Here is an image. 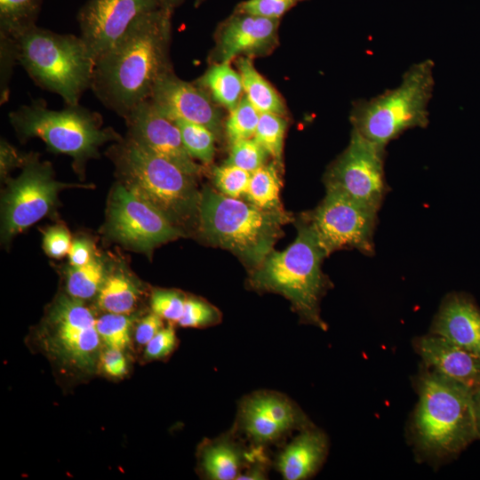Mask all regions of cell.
<instances>
[{"label": "cell", "mask_w": 480, "mask_h": 480, "mask_svg": "<svg viewBox=\"0 0 480 480\" xmlns=\"http://www.w3.org/2000/svg\"><path fill=\"white\" fill-rule=\"evenodd\" d=\"M172 11L136 18L121 38L96 60L91 89L123 118L150 98L156 83L172 71L169 58Z\"/></svg>", "instance_id": "6da1fadb"}, {"label": "cell", "mask_w": 480, "mask_h": 480, "mask_svg": "<svg viewBox=\"0 0 480 480\" xmlns=\"http://www.w3.org/2000/svg\"><path fill=\"white\" fill-rule=\"evenodd\" d=\"M419 396L410 435L417 456L441 464L478 439L474 391L426 367L414 379Z\"/></svg>", "instance_id": "7a4b0ae2"}, {"label": "cell", "mask_w": 480, "mask_h": 480, "mask_svg": "<svg viewBox=\"0 0 480 480\" xmlns=\"http://www.w3.org/2000/svg\"><path fill=\"white\" fill-rule=\"evenodd\" d=\"M108 154L124 185L133 194L182 231L198 228L201 191L194 175L128 136L113 145Z\"/></svg>", "instance_id": "3957f363"}, {"label": "cell", "mask_w": 480, "mask_h": 480, "mask_svg": "<svg viewBox=\"0 0 480 480\" xmlns=\"http://www.w3.org/2000/svg\"><path fill=\"white\" fill-rule=\"evenodd\" d=\"M293 220L284 209L265 210L210 188L201 191L198 230L209 244L256 268L273 251L283 227Z\"/></svg>", "instance_id": "277c9868"}, {"label": "cell", "mask_w": 480, "mask_h": 480, "mask_svg": "<svg viewBox=\"0 0 480 480\" xmlns=\"http://www.w3.org/2000/svg\"><path fill=\"white\" fill-rule=\"evenodd\" d=\"M326 256L304 219L293 243L284 251L273 250L253 268L249 283L256 291L283 295L303 323L326 330L320 316V301L330 285L321 268Z\"/></svg>", "instance_id": "5b68a950"}, {"label": "cell", "mask_w": 480, "mask_h": 480, "mask_svg": "<svg viewBox=\"0 0 480 480\" xmlns=\"http://www.w3.org/2000/svg\"><path fill=\"white\" fill-rule=\"evenodd\" d=\"M13 38L18 62L35 84L59 94L67 105L79 104L91 89L95 65L81 36L36 25Z\"/></svg>", "instance_id": "8992f818"}, {"label": "cell", "mask_w": 480, "mask_h": 480, "mask_svg": "<svg viewBox=\"0 0 480 480\" xmlns=\"http://www.w3.org/2000/svg\"><path fill=\"white\" fill-rule=\"evenodd\" d=\"M9 119L20 140H43L52 151L70 156L78 172L89 159L99 156L100 146L123 140L113 128H102L99 113L79 104L52 110L45 100H33L12 111Z\"/></svg>", "instance_id": "52a82bcc"}, {"label": "cell", "mask_w": 480, "mask_h": 480, "mask_svg": "<svg viewBox=\"0 0 480 480\" xmlns=\"http://www.w3.org/2000/svg\"><path fill=\"white\" fill-rule=\"evenodd\" d=\"M434 62L425 60L410 67L400 84L354 103L350 121L364 138L385 146L404 132L428 124V103L433 96Z\"/></svg>", "instance_id": "ba28073f"}, {"label": "cell", "mask_w": 480, "mask_h": 480, "mask_svg": "<svg viewBox=\"0 0 480 480\" xmlns=\"http://www.w3.org/2000/svg\"><path fill=\"white\" fill-rule=\"evenodd\" d=\"M377 212L340 191L326 189L323 201L306 220L327 256L343 248L372 255Z\"/></svg>", "instance_id": "9c48e42d"}, {"label": "cell", "mask_w": 480, "mask_h": 480, "mask_svg": "<svg viewBox=\"0 0 480 480\" xmlns=\"http://www.w3.org/2000/svg\"><path fill=\"white\" fill-rule=\"evenodd\" d=\"M96 320L81 300L60 296L45 322L44 342L47 349L65 364L81 371L92 370L101 341Z\"/></svg>", "instance_id": "30bf717a"}, {"label": "cell", "mask_w": 480, "mask_h": 480, "mask_svg": "<svg viewBox=\"0 0 480 480\" xmlns=\"http://www.w3.org/2000/svg\"><path fill=\"white\" fill-rule=\"evenodd\" d=\"M385 148L353 129L348 147L325 173L326 189L340 191L379 211L387 192Z\"/></svg>", "instance_id": "8fae6325"}, {"label": "cell", "mask_w": 480, "mask_h": 480, "mask_svg": "<svg viewBox=\"0 0 480 480\" xmlns=\"http://www.w3.org/2000/svg\"><path fill=\"white\" fill-rule=\"evenodd\" d=\"M83 187L55 180L51 164L37 156L23 166L20 175L8 182L3 198L2 239L6 242L52 210L62 188Z\"/></svg>", "instance_id": "7c38bea8"}, {"label": "cell", "mask_w": 480, "mask_h": 480, "mask_svg": "<svg viewBox=\"0 0 480 480\" xmlns=\"http://www.w3.org/2000/svg\"><path fill=\"white\" fill-rule=\"evenodd\" d=\"M107 229L114 240L148 255L156 246L185 236L157 209L120 183L110 197Z\"/></svg>", "instance_id": "4fadbf2b"}, {"label": "cell", "mask_w": 480, "mask_h": 480, "mask_svg": "<svg viewBox=\"0 0 480 480\" xmlns=\"http://www.w3.org/2000/svg\"><path fill=\"white\" fill-rule=\"evenodd\" d=\"M312 425L300 408L284 395L260 390L242 399L233 430L244 436L251 446L265 448L293 430Z\"/></svg>", "instance_id": "5bb4252c"}, {"label": "cell", "mask_w": 480, "mask_h": 480, "mask_svg": "<svg viewBox=\"0 0 480 480\" xmlns=\"http://www.w3.org/2000/svg\"><path fill=\"white\" fill-rule=\"evenodd\" d=\"M159 8L160 0H89L77 14L80 36L96 61L136 18Z\"/></svg>", "instance_id": "9a60e30c"}, {"label": "cell", "mask_w": 480, "mask_h": 480, "mask_svg": "<svg viewBox=\"0 0 480 480\" xmlns=\"http://www.w3.org/2000/svg\"><path fill=\"white\" fill-rule=\"evenodd\" d=\"M128 137L172 162L185 172L196 176L202 167L188 153L175 122L164 115L148 99L124 117Z\"/></svg>", "instance_id": "2e32d148"}, {"label": "cell", "mask_w": 480, "mask_h": 480, "mask_svg": "<svg viewBox=\"0 0 480 480\" xmlns=\"http://www.w3.org/2000/svg\"><path fill=\"white\" fill-rule=\"evenodd\" d=\"M279 24L280 19L234 10L216 31L213 63L270 54L278 45Z\"/></svg>", "instance_id": "e0dca14e"}, {"label": "cell", "mask_w": 480, "mask_h": 480, "mask_svg": "<svg viewBox=\"0 0 480 480\" xmlns=\"http://www.w3.org/2000/svg\"><path fill=\"white\" fill-rule=\"evenodd\" d=\"M149 100L172 121L202 124L216 137L221 132V114L210 95L197 84L177 77L173 70L156 83Z\"/></svg>", "instance_id": "ac0fdd59"}, {"label": "cell", "mask_w": 480, "mask_h": 480, "mask_svg": "<svg viewBox=\"0 0 480 480\" xmlns=\"http://www.w3.org/2000/svg\"><path fill=\"white\" fill-rule=\"evenodd\" d=\"M413 348L424 365L456 380L473 391L480 387V357L436 334L413 340Z\"/></svg>", "instance_id": "d6986e66"}, {"label": "cell", "mask_w": 480, "mask_h": 480, "mask_svg": "<svg viewBox=\"0 0 480 480\" xmlns=\"http://www.w3.org/2000/svg\"><path fill=\"white\" fill-rule=\"evenodd\" d=\"M430 333L440 335L480 357V309L462 293L444 298Z\"/></svg>", "instance_id": "ffe728a7"}, {"label": "cell", "mask_w": 480, "mask_h": 480, "mask_svg": "<svg viewBox=\"0 0 480 480\" xmlns=\"http://www.w3.org/2000/svg\"><path fill=\"white\" fill-rule=\"evenodd\" d=\"M264 448H247L234 430L205 441L199 449V466L212 480L238 479Z\"/></svg>", "instance_id": "44dd1931"}, {"label": "cell", "mask_w": 480, "mask_h": 480, "mask_svg": "<svg viewBox=\"0 0 480 480\" xmlns=\"http://www.w3.org/2000/svg\"><path fill=\"white\" fill-rule=\"evenodd\" d=\"M328 438L314 425L300 430L278 455L276 465L283 478L304 480L321 468L328 453Z\"/></svg>", "instance_id": "7402d4cb"}, {"label": "cell", "mask_w": 480, "mask_h": 480, "mask_svg": "<svg viewBox=\"0 0 480 480\" xmlns=\"http://www.w3.org/2000/svg\"><path fill=\"white\" fill-rule=\"evenodd\" d=\"M236 60L244 95L253 107L260 113H273L284 116L287 111L282 97L257 71L252 59L238 57Z\"/></svg>", "instance_id": "603a6c76"}, {"label": "cell", "mask_w": 480, "mask_h": 480, "mask_svg": "<svg viewBox=\"0 0 480 480\" xmlns=\"http://www.w3.org/2000/svg\"><path fill=\"white\" fill-rule=\"evenodd\" d=\"M196 84L229 111L239 103L244 92L241 76L229 61L212 63Z\"/></svg>", "instance_id": "cb8c5ba5"}, {"label": "cell", "mask_w": 480, "mask_h": 480, "mask_svg": "<svg viewBox=\"0 0 480 480\" xmlns=\"http://www.w3.org/2000/svg\"><path fill=\"white\" fill-rule=\"evenodd\" d=\"M275 162L262 165L251 173L245 196L248 202L265 210L283 209L279 199L281 179Z\"/></svg>", "instance_id": "d4e9b609"}, {"label": "cell", "mask_w": 480, "mask_h": 480, "mask_svg": "<svg viewBox=\"0 0 480 480\" xmlns=\"http://www.w3.org/2000/svg\"><path fill=\"white\" fill-rule=\"evenodd\" d=\"M99 307L108 312L126 315L131 312L138 299V289L123 272L107 276L98 292Z\"/></svg>", "instance_id": "484cf974"}, {"label": "cell", "mask_w": 480, "mask_h": 480, "mask_svg": "<svg viewBox=\"0 0 480 480\" xmlns=\"http://www.w3.org/2000/svg\"><path fill=\"white\" fill-rule=\"evenodd\" d=\"M44 0H0V34L16 37L36 26Z\"/></svg>", "instance_id": "4316f807"}, {"label": "cell", "mask_w": 480, "mask_h": 480, "mask_svg": "<svg viewBox=\"0 0 480 480\" xmlns=\"http://www.w3.org/2000/svg\"><path fill=\"white\" fill-rule=\"evenodd\" d=\"M107 277L104 265L93 258L81 267H72L67 273V291L69 296L88 300L98 294Z\"/></svg>", "instance_id": "83f0119b"}, {"label": "cell", "mask_w": 480, "mask_h": 480, "mask_svg": "<svg viewBox=\"0 0 480 480\" xmlns=\"http://www.w3.org/2000/svg\"><path fill=\"white\" fill-rule=\"evenodd\" d=\"M287 120L273 113H260L254 139L262 146L268 156L281 169L283 167V148Z\"/></svg>", "instance_id": "f1b7e54d"}, {"label": "cell", "mask_w": 480, "mask_h": 480, "mask_svg": "<svg viewBox=\"0 0 480 480\" xmlns=\"http://www.w3.org/2000/svg\"><path fill=\"white\" fill-rule=\"evenodd\" d=\"M188 153L196 159L210 164L215 153L216 135L207 127L186 120L174 121Z\"/></svg>", "instance_id": "f546056e"}, {"label": "cell", "mask_w": 480, "mask_h": 480, "mask_svg": "<svg viewBox=\"0 0 480 480\" xmlns=\"http://www.w3.org/2000/svg\"><path fill=\"white\" fill-rule=\"evenodd\" d=\"M259 112L244 95L236 107L229 112L225 131L228 143L254 137L259 123Z\"/></svg>", "instance_id": "4dcf8cb0"}, {"label": "cell", "mask_w": 480, "mask_h": 480, "mask_svg": "<svg viewBox=\"0 0 480 480\" xmlns=\"http://www.w3.org/2000/svg\"><path fill=\"white\" fill-rule=\"evenodd\" d=\"M131 319L124 314L108 313L96 320L100 340L108 348L124 350L131 342Z\"/></svg>", "instance_id": "1f68e13d"}, {"label": "cell", "mask_w": 480, "mask_h": 480, "mask_svg": "<svg viewBox=\"0 0 480 480\" xmlns=\"http://www.w3.org/2000/svg\"><path fill=\"white\" fill-rule=\"evenodd\" d=\"M230 147L225 164L237 166L251 173L266 164L268 154L254 138L236 141Z\"/></svg>", "instance_id": "d6a6232c"}, {"label": "cell", "mask_w": 480, "mask_h": 480, "mask_svg": "<svg viewBox=\"0 0 480 480\" xmlns=\"http://www.w3.org/2000/svg\"><path fill=\"white\" fill-rule=\"evenodd\" d=\"M251 172L225 164L213 170V182L219 192L234 198L245 196Z\"/></svg>", "instance_id": "836d02e7"}, {"label": "cell", "mask_w": 480, "mask_h": 480, "mask_svg": "<svg viewBox=\"0 0 480 480\" xmlns=\"http://www.w3.org/2000/svg\"><path fill=\"white\" fill-rule=\"evenodd\" d=\"M220 311L212 305L196 298H186L183 314L178 322L182 327H207L220 321Z\"/></svg>", "instance_id": "e575fe53"}, {"label": "cell", "mask_w": 480, "mask_h": 480, "mask_svg": "<svg viewBox=\"0 0 480 480\" xmlns=\"http://www.w3.org/2000/svg\"><path fill=\"white\" fill-rule=\"evenodd\" d=\"M186 297L172 290H156L151 296V308L161 318L178 323L180 319Z\"/></svg>", "instance_id": "d590c367"}, {"label": "cell", "mask_w": 480, "mask_h": 480, "mask_svg": "<svg viewBox=\"0 0 480 480\" xmlns=\"http://www.w3.org/2000/svg\"><path fill=\"white\" fill-rule=\"evenodd\" d=\"M308 0H245L239 3L236 11L271 19H281L299 3Z\"/></svg>", "instance_id": "8d00e7d4"}, {"label": "cell", "mask_w": 480, "mask_h": 480, "mask_svg": "<svg viewBox=\"0 0 480 480\" xmlns=\"http://www.w3.org/2000/svg\"><path fill=\"white\" fill-rule=\"evenodd\" d=\"M0 56H1V104L7 101L9 97V83L13 66L18 62L16 41L13 37L0 34Z\"/></svg>", "instance_id": "74e56055"}, {"label": "cell", "mask_w": 480, "mask_h": 480, "mask_svg": "<svg viewBox=\"0 0 480 480\" xmlns=\"http://www.w3.org/2000/svg\"><path fill=\"white\" fill-rule=\"evenodd\" d=\"M177 337L172 326L162 328L146 345L145 357L158 360L167 357L176 348Z\"/></svg>", "instance_id": "f35d334b"}, {"label": "cell", "mask_w": 480, "mask_h": 480, "mask_svg": "<svg viewBox=\"0 0 480 480\" xmlns=\"http://www.w3.org/2000/svg\"><path fill=\"white\" fill-rule=\"evenodd\" d=\"M71 244L70 235L63 227H53L44 233V249L51 257H63L68 253Z\"/></svg>", "instance_id": "ab89813d"}, {"label": "cell", "mask_w": 480, "mask_h": 480, "mask_svg": "<svg viewBox=\"0 0 480 480\" xmlns=\"http://www.w3.org/2000/svg\"><path fill=\"white\" fill-rule=\"evenodd\" d=\"M163 318L152 312L143 317L135 330V340L140 345H147L164 328Z\"/></svg>", "instance_id": "60d3db41"}, {"label": "cell", "mask_w": 480, "mask_h": 480, "mask_svg": "<svg viewBox=\"0 0 480 480\" xmlns=\"http://www.w3.org/2000/svg\"><path fill=\"white\" fill-rule=\"evenodd\" d=\"M33 154L24 155L19 153L6 141H1V174L5 175L12 168L24 166L32 157Z\"/></svg>", "instance_id": "b9f144b4"}, {"label": "cell", "mask_w": 480, "mask_h": 480, "mask_svg": "<svg viewBox=\"0 0 480 480\" xmlns=\"http://www.w3.org/2000/svg\"><path fill=\"white\" fill-rule=\"evenodd\" d=\"M101 362L104 371L112 377H121L126 372V361L121 350L108 348Z\"/></svg>", "instance_id": "7bdbcfd3"}, {"label": "cell", "mask_w": 480, "mask_h": 480, "mask_svg": "<svg viewBox=\"0 0 480 480\" xmlns=\"http://www.w3.org/2000/svg\"><path fill=\"white\" fill-rule=\"evenodd\" d=\"M72 267H81L89 263L92 259V246L84 239L75 240L68 252Z\"/></svg>", "instance_id": "ee69618b"}, {"label": "cell", "mask_w": 480, "mask_h": 480, "mask_svg": "<svg viewBox=\"0 0 480 480\" xmlns=\"http://www.w3.org/2000/svg\"><path fill=\"white\" fill-rule=\"evenodd\" d=\"M474 411L478 439H480V387L474 391Z\"/></svg>", "instance_id": "f6af8a7d"}, {"label": "cell", "mask_w": 480, "mask_h": 480, "mask_svg": "<svg viewBox=\"0 0 480 480\" xmlns=\"http://www.w3.org/2000/svg\"><path fill=\"white\" fill-rule=\"evenodd\" d=\"M184 0H160L162 8L174 11L176 7L180 5Z\"/></svg>", "instance_id": "bcb514c9"}, {"label": "cell", "mask_w": 480, "mask_h": 480, "mask_svg": "<svg viewBox=\"0 0 480 480\" xmlns=\"http://www.w3.org/2000/svg\"><path fill=\"white\" fill-rule=\"evenodd\" d=\"M206 0H195V7H198L201 4L205 2Z\"/></svg>", "instance_id": "7dc6e473"}]
</instances>
